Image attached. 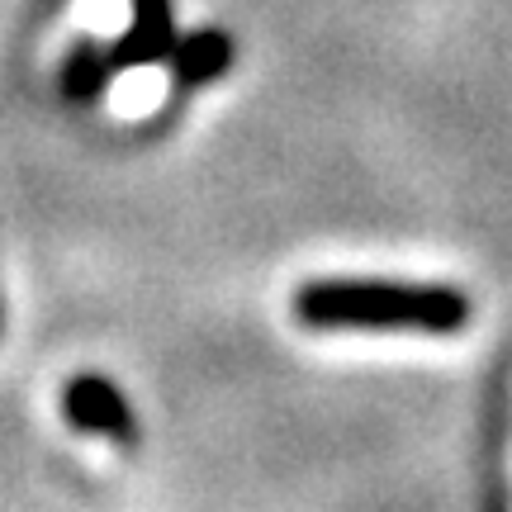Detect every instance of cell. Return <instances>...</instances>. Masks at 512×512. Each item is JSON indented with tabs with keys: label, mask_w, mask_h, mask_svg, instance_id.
<instances>
[{
	"label": "cell",
	"mask_w": 512,
	"mask_h": 512,
	"mask_svg": "<svg viewBox=\"0 0 512 512\" xmlns=\"http://www.w3.org/2000/svg\"><path fill=\"white\" fill-rule=\"evenodd\" d=\"M228 67H233V38L219 34V29H200V34H190L185 43L171 48V72L181 86H204Z\"/></svg>",
	"instance_id": "obj_4"
},
{
	"label": "cell",
	"mask_w": 512,
	"mask_h": 512,
	"mask_svg": "<svg viewBox=\"0 0 512 512\" xmlns=\"http://www.w3.org/2000/svg\"><path fill=\"white\" fill-rule=\"evenodd\" d=\"M62 413H67L72 427H86V432L119 441V446H133V413H128L124 394L100 375H81V380L67 384L62 389Z\"/></svg>",
	"instance_id": "obj_2"
},
{
	"label": "cell",
	"mask_w": 512,
	"mask_h": 512,
	"mask_svg": "<svg viewBox=\"0 0 512 512\" xmlns=\"http://www.w3.org/2000/svg\"><path fill=\"white\" fill-rule=\"evenodd\" d=\"M294 318L318 332L456 337L470 323V299L451 285L413 280H313L294 294Z\"/></svg>",
	"instance_id": "obj_1"
},
{
	"label": "cell",
	"mask_w": 512,
	"mask_h": 512,
	"mask_svg": "<svg viewBox=\"0 0 512 512\" xmlns=\"http://www.w3.org/2000/svg\"><path fill=\"white\" fill-rule=\"evenodd\" d=\"M105 81H110V53L100 43H76L62 67V95L76 105H91L105 95Z\"/></svg>",
	"instance_id": "obj_5"
},
{
	"label": "cell",
	"mask_w": 512,
	"mask_h": 512,
	"mask_svg": "<svg viewBox=\"0 0 512 512\" xmlns=\"http://www.w3.org/2000/svg\"><path fill=\"white\" fill-rule=\"evenodd\" d=\"M171 48H176L171 0H133L128 34L105 53H110V72H128V67H152V62L171 57Z\"/></svg>",
	"instance_id": "obj_3"
}]
</instances>
